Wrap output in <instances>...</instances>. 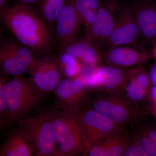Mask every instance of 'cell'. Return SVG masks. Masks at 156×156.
Listing matches in <instances>:
<instances>
[{"instance_id": "6da1fadb", "label": "cell", "mask_w": 156, "mask_h": 156, "mask_svg": "<svg viewBox=\"0 0 156 156\" xmlns=\"http://www.w3.org/2000/svg\"><path fill=\"white\" fill-rule=\"evenodd\" d=\"M0 14L5 26L24 47L40 53L50 51V31L32 6L17 3Z\"/></svg>"}, {"instance_id": "7a4b0ae2", "label": "cell", "mask_w": 156, "mask_h": 156, "mask_svg": "<svg viewBox=\"0 0 156 156\" xmlns=\"http://www.w3.org/2000/svg\"><path fill=\"white\" fill-rule=\"evenodd\" d=\"M0 94L2 95L12 124L28 117L41 104L44 94L35 87L30 78L15 76L9 82L0 79Z\"/></svg>"}, {"instance_id": "3957f363", "label": "cell", "mask_w": 156, "mask_h": 156, "mask_svg": "<svg viewBox=\"0 0 156 156\" xmlns=\"http://www.w3.org/2000/svg\"><path fill=\"white\" fill-rule=\"evenodd\" d=\"M56 112L46 110L35 116L17 121L18 128L27 140L34 155L59 156L53 135V122Z\"/></svg>"}, {"instance_id": "277c9868", "label": "cell", "mask_w": 156, "mask_h": 156, "mask_svg": "<svg viewBox=\"0 0 156 156\" xmlns=\"http://www.w3.org/2000/svg\"><path fill=\"white\" fill-rule=\"evenodd\" d=\"M53 131L59 156H78L85 153L86 145L79 111H56L53 119Z\"/></svg>"}, {"instance_id": "5b68a950", "label": "cell", "mask_w": 156, "mask_h": 156, "mask_svg": "<svg viewBox=\"0 0 156 156\" xmlns=\"http://www.w3.org/2000/svg\"><path fill=\"white\" fill-rule=\"evenodd\" d=\"M79 115L86 151L94 144L124 130L108 117L92 108L79 112Z\"/></svg>"}, {"instance_id": "8992f818", "label": "cell", "mask_w": 156, "mask_h": 156, "mask_svg": "<svg viewBox=\"0 0 156 156\" xmlns=\"http://www.w3.org/2000/svg\"><path fill=\"white\" fill-rule=\"evenodd\" d=\"M140 37L131 4L120 2L114 29L103 47L107 50L120 46L134 45Z\"/></svg>"}, {"instance_id": "52a82bcc", "label": "cell", "mask_w": 156, "mask_h": 156, "mask_svg": "<svg viewBox=\"0 0 156 156\" xmlns=\"http://www.w3.org/2000/svg\"><path fill=\"white\" fill-rule=\"evenodd\" d=\"M119 2L117 0H104L95 20L86 31L85 36L100 48L107 41L114 29Z\"/></svg>"}, {"instance_id": "ba28073f", "label": "cell", "mask_w": 156, "mask_h": 156, "mask_svg": "<svg viewBox=\"0 0 156 156\" xmlns=\"http://www.w3.org/2000/svg\"><path fill=\"white\" fill-rule=\"evenodd\" d=\"M28 70L33 83L44 94L54 91L61 81L58 57L49 55L35 59Z\"/></svg>"}, {"instance_id": "9c48e42d", "label": "cell", "mask_w": 156, "mask_h": 156, "mask_svg": "<svg viewBox=\"0 0 156 156\" xmlns=\"http://www.w3.org/2000/svg\"><path fill=\"white\" fill-rule=\"evenodd\" d=\"M126 98L113 95L96 98L89 108L105 115L122 127L139 116L138 110Z\"/></svg>"}, {"instance_id": "30bf717a", "label": "cell", "mask_w": 156, "mask_h": 156, "mask_svg": "<svg viewBox=\"0 0 156 156\" xmlns=\"http://www.w3.org/2000/svg\"><path fill=\"white\" fill-rule=\"evenodd\" d=\"M86 88L85 81L80 75L61 80L54 91L58 108L79 111L85 99Z\"/></svg>"}, {"instance_id": "8fae6325", "label": "cell", "mask_w": 156, "mask_h": 156, "mask_svg": "<svg viewBox=\"0 0 156 156\" xmlns=\"http://www.w3.org/2000/svg\"><path fill=\"white\" fill-rule=\"evenodd\" d=\"M152 57L151 50L125 45L105 50L102 53V60L107 65L122 68L142 65Z\"/></svg>"}, {"instance_id": "7c38bea8", "label": "cell", "mask_w": 156, "mask_h": 156, "mask_svg": "<svg viewBox=\"0 0 156 156\" xmlns=\"http://www.w3.org/2000/svg\"><path fill=\"white\" fill-rule=\"evenodd\" d=\"M127 72L122 68L111 66L93 68L87 76H82L87 88L112 91L122 88Z\"/></svg>"}, {"instance_id": "4fadbf2b", "label": "cell", "mask_w": 156, "mask_h": 156, "mask_svg": "<svg viewBox=\"0 0 156 156\" xmlns=\"http://www.w3.org/2000/svg\"><path fill=\"white\" fill-rule=\"evenodd\" d=\"M83 24L72 0H67L55 24L58 48L77 39Z\"/></svg>"}, {"instance_id": "5bb4252c", "label": "cell", "mask_w": 156, "mask_h": 156, "mask_svg": "<svg viewBox=\"0 0 156 156\" xmlns=\"http://www.w3.org/2000/svg\"><path fill=\"white\" fill-rule=\"evenodd\" d=\"M130 4L141 37L148 44L152 45L156 41V0H133Z\"/></svg>"}, {"instance_id": "9a60e30c", "label": "cell", "mask_w": 156, "mask_h": 156, "mask_svg": "<svg viewBox=\"0 0 156 156\" xmlns=\"http://www.w3.org/2000/svg\"><path fill=\"white\" fill-rule=\"evenodd\" d=\"M60 52L69 54L88 68L98 66L102 60L100 48L85 36L59 47Z\"/></svg>"}, {"instance_id": "2e32d148", "label": "cell", "mask_w": 156, "mask_h": 156, "mask_svg": "<svg viewBox=\"0 0 156 156\" xmlns=\"http://www.w3.org/2000/svg\"><path fill=\"white\" fill-rule=\"evenodd\" d=\"M150 85L149 73L141 65L127 71L122 88L126 99L131 103H136L144 99L149 92Z\"/></svg>"}, {"instance_id": "e0dca14e", "label": "cell", "mask_w": 156, "mask_h": 156, "mask_svg": "<svg viewBox=\"0 0 156 156\" xmlns=\"http://www.w3.org/2000/svg\"><path fill=\"white\" fill-rule=\"evenodd\" d=\"M129 141L127 134L123 130L92 146L84 154L89 156H122Z\"/></svg>"}, {"instance_id": "ac0fdd59", "label": "cell", "mask_w": 156, "mask_h": 156, "mask_svg": "<svg viewBox=\"0 0 156 156\" xmlns=\"http://www.w3.org/2000/svg\"><path fill=\"white\" fill-rule=\"evenodd\" d=\"M0 65L5 74L15 76L22 75L28 69L24 62L12 50L10 41H5L1 44Z\"/></svg>"}, {"instance_id": "d6986e66", "label": "cell", "mask_w": 156, "mask_h": 156, "mask_svg": "<svg viewBox=\"0 0 156 156\" xmlns=\"http://www.w3.org/2000/svg\"><path fill=\"white\" fill-rule=\"evenodd\" d=\"M33 155L27 140L18 128L11 131L0 149V156Z\"/></svg>"}, {"instance_id": "ffe728a7", "label": "cell", "mask_w": 156, "mask_h": 156, "mask_svg": "<svg viewBox=\"0 0 156 156\" xmlns=\"http://www.w3.org/2000/svg\"><path fill=\"white\" fill-rule=\"evenodd\" d=\"M67 0H40L39 11L40 15L48 26L53 30L56 19L61 13Z\"/></svg>"}, {"instance_id": "44dd1931", "label": "cell", "mask_w": 156, "mask_h": 156, "mask_svg": "<svg viewBox=\"0 0 156 156\" xmlns=\"http://www.w3.org/2000/svg\"><path fill=\"white\" fill-rule=\"evenodd\" d=\"M58 60L61 74L66 78L73 79L77 77L82 72L83 66L73 56L60 52Z\"/></svg>"}, {"instance_id": "7402d4cb", "label": "cell", "mask_w": 156, "mask_h": 156, "mask_svg": "<svg viewBox=\"0 0 156 156\" xmlns=\"http://www.w3.org/2000/svg\"><path fill=\"white\" fill-rule=\"evenodd\" d=\"M73 4L80 17L85 30L90 27L96 18L97 13L87 5L83 0H72Z\"/></svg>"}, {"instance_id": "603a6c76", "label": "cell", "mask_w": 156, "mask_h": 156, "mask_svg": "<svg viewBox=\"0 0 156 156\" xmlns=\"http://www.w3.org/2000/svg\"><path fill=\"white\" fill-rule=\"evenodd\" d=\"M123 156H147L140 144L135 138L129 140L123 153Z\"/></svg>"}, {"instance_id": "cb8c5ba5", "label": "cell", "mask_w": 156, "mask_h": 156, "mask_svg": "<svg viewBox=\"0 0 156 156\" xmlns=\"http://www.w3.org/2000/svg\"><path fill=\"white\" fill-rule=\"evenodd\" d=\"M149 75L151 85L149 89L150 97L154 103H156V63L151 68Z\"/></svg>"}, {"instance_id": "d4e9b609", "label": "cell", "mask_w": 156, "mask_h": 156, "mask_svg": "<svg viewBox=\"0 0 156 156\" xmlns=\"http://www.w3.org/2000/svg\"><path fill=\"white\" fill-rule=\"evenodd\" d=\"M141 128L156 149V127L153 126H147Z\"/></svg>"}, {"instance_id": "484cf974", "label": "cell", "mask_w": 156, "mask_h": 156, "mask_svg": "<svg viewBox=\"0 0 156 156\" xmlns=\"http://www.w3.org/2000/svg\"><path fill=\"white\" fill-rule=\"evenodd\" d=\"M83 1L93 11L97 13L100 9L102 2L100 0H83Z\"/></svg>"}, {"instance_id": "4316f807", "label": "cell", "mask_w": 156, "mask_h": 156, "mask_svg": "<svg viewBox=\"0 0 156 156\" xmlns=\"http://www.w3.org/2000/svg\"><path fill=\"white\" fill-rule=\"evenodd\" d=\"M40 1V0H18L17 3L20 5L32 6L34 4Z\"/></svg>"}, {"instance_id": "83f0119b", "label": "cell", "mask_w": 156, "mask_h": 156, "mask_svg": "<svg viewBox=\"0 0 156 156\" xmlns=\"http://www.w3.org/2000/svg\"><path fill=\"white\" fill-rule=\"evenodd\" d=\"M8 0H0V11H3L9 8Z\"/></svg>"}, {"instance_id": "f1b7e54d", "label": "cell", "mask_w": 156, "mask_h": 156, "mask_svg": "<svg viewBox=\"0 0 156 156\" xmlns=\"http://www.w3.org/2000/svg\"><path fill=\"white\" fill-rule=\"evenodd\" d=\"M151 52L152 54V57H153L156 61V41L154 42V44L152 45Z\"/></svg>"}, {"instance_id": "f546056e", "label": "cell", "mask_w": 156, "mask_h": 156, "mask_svg": "<svg viewBox=\"0 0 156 156\" xmlns=\"http://www.w3.org/2000/svg\"><path fill=\"white\" fill-rule=\"evenodd\" d=\"M152 113L156 117V103H154L153 106L152 107Z\"/></svg>"}, {"instance_id": "4dcf8cb0", "label": "cell", "mask_w": 156, "mask_h": 156, "mask_svg": "<svg viewBox=\"0 0 156 156\" xmlns=\"http://www.w3.org/2000/svg\"><path fill=\"white\" fill-rule=\"evenodd\" d=\"M134 1H140V2H144V1H154L156 0H134Z\"/></svg>"}]
</instances>
